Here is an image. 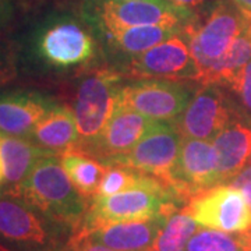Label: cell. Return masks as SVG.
<instances>
[{
    "label": "cell",
    "instance_id": "1",
    "mask_svg": "<svg viewBox=\"0 0 251 251\" xmlns=\"http://www.w3.org/2000/svg\"><path fill=\"white\" fill-rule=\"evenodd\" d=\"M74 230L25 200L0 194V246L10 251H69Z\"/></svg>",
    "mask_w": 251,
    "mask_h": 251
},
{
    "label": "cell",
    "instance_id": "2",
    "mask_svg": "<svg viewBox=\"0 0 251 251\" xmlns=\"http://www.w3.org/2000/svg\"><path fill=\"white\" fill-rule=\"evenodd\" d=\"M14 196L25 200L41 212L70 226L74 233L80 229L91 201L82 197L62 166L59 155H48L35 166Z\"/></svg>",
    "mask_w": 251,
    "mask_h": 251
},
{
    "label": "cell",
    "instance_id": "3",
    "mask_svg": "<svg viewBox=\"0 0 251 251\" xmlns=\"http://www.w3.org/2000/svg\"><path fill=\"white\" fill-rule=\"evenodd\" d=\"M181 208L183 202L171 188L153 177L140 187L110 197L94 198L82 225L73 239L85 237L105 225L172 215Z\"/></svg>",
    "mask_w": 251,
    "mask_h": 251
},
{
    "label": "cell",
    "instance_id": "4",
    "mask_svg": "<svg viewBox=\"0 0 251 251\" xmlns=\"http://www.w3.org/2000/svg\"><path fill=\"white\" fill-rule=\"evenodd\" d=\"M249 18L232 0H216L202 21L194 18L181 29L180 34L200 69L198 84L240 35Z\"/></svg>",
    "mask_w": 251,
    "mask_h": 251
},
{
    "label": "cell",
    "instance_id": "5",
    "mask_svg": "<svg viewBox=\"0 0 251 251\" xmlns=\"http://www.w3.org/2000/svg\"><path fill=\"white\" fill-rule=\"evenodd\" d=\"M122 87V75L109 69L92 70L81 78L72 108L80 134L75 152H85L103 130L116 109Z\"/></svg>",
    "mask_w": 251,
    "mask_h": 251
},
{
    "label": "cell",
    "instance_id": "6",
    "mask_svg": "<svg viewBox=\"0 0 251 251\" xmlns=\"http://www.w3.org/2000/svg\"><path fill=\"white\" fill-rule=\"evenodd\" d=\"M95 39L81 24L59 18L44 24L31 41V53L48 69L64 70L94 57Z\"/></svg>",
    "mask_w": 251,
    "mask_h": 251
},
{
    "label": "cell",
    "instance_id": "7",
    "mask_svg": "<svg viewBox=\"0 0 251 251\" xmlns=\"http://www.w3.org/2000/svg\"><path fill=\"white\" fill-rule=\"evenodd\" d=\"M198 225L226 233H244L251 227V208L243 193L219 184L194 194L180 209Z\"/></svg>",
    "mask_w": 251,
    "mask_h": 251
},
{
    "label": "cell",
    "instance_id": "8",
    "mask_svg": "<svg viewBox=\"0 0 251 251\" xmlns=\"http://www.w3.org/2000/svg\"><path fill=\"white\" fill-rule=\"evenodd\" d=\"M183 137L173 122H155L130 152L112 166H125L152 176L171 188ZM172 190V188H171Z\"/></svg>",
    "mask_w": 251,
    "mask_h": 251
},
{
    "label": "cell",
    "instance_id": "9",
    "mask_svg": "<svg viewBox=\"0 0 251 251\" xmlns=\"http://www.w3.org/2000/svg\"><path fill=\"white\" fill-rule=\"evenodd\" d=\"M191 90L186 81L144 78L123 84L117 105L133 109L158 122H175L190 102Z\"/></svg>",
    "mask_w": 251,
    "mask_h": 251
},
{
    "label": "cell",
    "instance_id": "10",
    "mask_svg": "<svg viewBox=\"0 0 251 251\" xmlns=\"http://www.w3.org/2000/svg\"><path fill=\"white\" fill-rule=\"evenodd\" d=\"M237 117L240 115L233 102L225 95L222 87L200 84L183 113L173 123L183 138L214 141Z\"/></svg>",
    "mask_w": 251,
    "mask_h": 251
},
{
    "label": "cell",
    "instance_id": "11",
    "mask_svg": "<svg viewBox=\"0 0 251 251\" xmlns=\"http://www.w3.org/2000/svg\"><path fill=\"white\" fill-rule=\"evenodd\" d=\"M97 16L105 31L131 27H168L183 29L197 14L180 9L171 1L102 0Z\"/></svg>",
    "mask_w": 251,
    "mask_h": 251
},
{
    "label": "cell",
    "instance_id": "12",
    "mask_svg": "<svg viewBox=\"0 0 251 251\" xmlns=\"http://www.w3.org/2000/svg\"><path fill=\"white\" fill-rule=\"evenodd\" d=\"M128 75L135 80L165 78L200 82V69L181 34L133 56L128 64Z\"/></svg>",
    "mask_w": 251,
    "mask_h": 251
},
{
    "label": "cell",
    "instance_id": "13",
    "mask_svg": "<svg viewBox=\"0 0 251 251\" xmlns=\"http://www.w3.org/2000/svg\"><path fill=\"white\" fill-rule=\"evenodd\" d=\"M215 186H219V179L214 144L205 140L183 138L172 176V191L184 205L194 194Z\"/></svg>",
    "mask_w": 251,
    "mask_h": 251
},
{
    "label": "cell",
    "instance_id": "14",
    "mask_svg": "<svg viewBox=\"0 0 251 251\" xmlns=\"http://www.w3.org/2000/svg\"><path fill=\"white\" fill-rule=\"evenodd\" d=\"M155 122L133 109L117 105L103 130L84 153L112 166L134 148Z\"/></svg>",
    "mask_w": 251,
    "mask_h": 251
},
{
    "label": "cell",
    "instance_id": "15",
    "mask_svg": "<svg viewBox=\"0 0 251 251\" xmlns=\"http://www.w3.org/2000/svg\"><path fill=\"white\" fill-rule=\"evenodd\" d=\"M56 103L36 91L0 92V134L29 138L38 122Z\"/></svg>",
    "mask_w": 251,
    "mask_h": 251
},
{
    "label": "cell",
    "instance_id": "16",
    "mask_svg": "<svg viewBox=\"0 0 251 251\" xmlns=\"http://www.w3.org/2000/svg\"><path fill=\"white\" fill-rule=\"evenodd\" d=\"M169 216L158 215L150 219L105 225L95 229L88 237L112 250L150 251Z\"/></svg>",
    "mask_w": 251,
    "mask_h": 251
},
{
    "label": "cell",
    "instance_id": "17",
    "mask_svg": "<svg viewBox=\"0 0 251 251\" xmlns=\"http://www.w3.org/2000/svg\"><path fill=\"white\" fill-rule=\"evenodd\" d=\"M52 155L24 137L0 134V156L3 163V193L14 194L31 172L45 156ZM54 155V153H53Z\"/></svg>",
    "mask_w": 251,
    "mask_h": 251
},
{
    "label": "cell",
    "instance_id": "18",
    "mask_svg": "<svg viewBox=\"0 0 251 251\" xmlns=\"http://www.w3.org/2000/svg\"><path fill=\"white\" fill-rule=\"evenodd\" d=\"M219 184H226L246 168L251 156V125L234 119L214 138Z\"/></svg>",
    "mask_w": 251,
    "mask_h": 251
},
{
    "label": "cell",
    "instance_id": "19",
    "mask_svg": "<svg viewBox=\"0 0 251 251\" xmlns=\"http://www.w3.org/2000/svg\"><path fill=\"white\" fill-rule=\"evenodd\" d=\"M29 140L48 152L59 156L75 151L80 143V134L72 109L56 103L38 122Z\"/></svg>",
    "mask_w": 251,
    "mask_h": 251
},
{
    "label": "cell",
    "instance_id": "20",
    "mask_svg": "<svg viewBox=\"0 0 251 251\" xmlns=\"http://www.w3.org/2000/svg\"><path fill=\"white\" fill-rule=\"evenodd\" d=\"M251 60V17L240 35L233 41L226 53L214 63L201 84H215L229 88L237 74Z\"/></svg>",
    "mask_w": 251,
    "mask_h": 251
},
{
    "label": "cell",
    "instance_id": "21",
    "mask_svg": "<svg viewBox=\"0 0 251 251\" xmlns=\"http://www.w3.org/2000/svg\"><path fill=\"white\" fill-rule=\"evenodd\" d=\"M60 161L64 172L72 180L74 187L82 197L88 201L97 196L100 180L106 173L109 166L98 159L85 153L70 151L60 155Z\"/></svg>",
    "mask_w": 251,
    "mask_h": 251
},
{
    "label": "cell",
    "instance_id": "22",
    "mask_svg": "<svg viewBox=\"0 0 251 251\" xmlns=\"http://www.w3.org/2000/svg\"><path fill=\"white\" fill-rule=\"evenodd\" d=\"M106 32L120 50L135 56L177 35L181 29L168 27H131L109 29Z\"/></svg>",
    "mask_w": 251,
    "mask_h": 251
},
{
    "label": "cell",
    "instance_id": "23",
    "mask_svg": "<svg viewBox=\"0 0 251 251\" xmlns=\"http://www.w3.org/2000/svg\"><path fill=\"white\" fill-rule=\"evenodd\" d=\"M197 230V222L183 211H177L168 218L150 251H186L188 240Z\"/></svg>",
    "mask_w": 251,
    "mask_h": 251
},
{
    "label": "cell",
    "instance_id": "24",
    "mask_svg": "<svg viewBox=\"0 0 251 251\" xmlns=\"http://www.w3.org/2000/svg\"><path fill=\"white\" fill-rule=\"evenodd\" d=\"M152 176H148L145 173L137 172L125 166H109L106 173L100 180L97 196L94 198L110 197L119 193H123L131 188L140 187L150 180H152ZM92 198V200H94Z\"/></svg>",
    "mask_w": 251,
    "mask_h": 251
},
{
    "label": "cell",
    "instance_id": "25",
    "mask_svg": "<svg viewBox=\"0 0 251 251\" xmlns=\"http://www.w3.org/2000/svg\"><path fill=\"white\" fill-rule=\"evenodd\" d=\"M186 251H244L239 234L215 229H198L188 240Z\"/></svg>",
    "mask_w": 251,
    "mask_h": 251
},
{
    "label": "cell",
    "instance_id": "26",
    "mask_svg": "<svg viewBox=\"0 0 251 251\" xmlns=\"http://www.w3.org/2000/svg\"><path fill=\"white\" fill-rule=\"evenodd\" d=\"M229 90L236 97L234 106L240 117L251 125V60L237 74Z\"/></svg>",
    "mask_w": 251,
    "mask_h": 251
},
{
    "label": "cell",
    "instance_id": "27",
    "mask_svg": "<svg viewBox=\"0 0 251 251\" xmlns=\"http://www.w3.org/2000/svg\"><path fill=\"white\" fill-rule=\"evenodd\" d=\"M14 75V60L11 50L0 45V84H4Z\"/></svg>",
    "mask_w": 251,
    "mask_h": 251
},
{
    "label": "cell",
    "instance_id": "28",
    "mask_svg": "<svg viewBox=\"0 0 251 251\" xmlns=\"http://www.w3.org/2000/svg\"><path fill=\"white\" fill-rule=\"evenodd\" d=\"M69 251H116L109 249L100 243L92 240L91 237H80V239H72Z\"/></svg>",
    "mask_w": 251,
    "mask_h": 251
},
{
    "label": "cell",
    "instance_id": "29",
    "mask_svg": "<svg viewBox=\"0 0 251 251\" xmlns=\"http://www.w3.org/2000/svg\"><path fill=\"white\" fill-rule=\"evenodd\" d=\"M14 16V1L0 0V29L6 27Z\"/></svg>",
    "mask_w": 251,
    "mask_h": 251
},
{
    "label": "cell",
    "instance_id": "30",
    "mask_svg": "<svg viewBox=\"0 0 251 251\" xmlns=\"http://www.w3.org/2000/svg\"><path fill=\"white\" fill-rule=\"evenodd\" d=\"M168 1H171L172 4L177 6L180 9L188 10L198 16V11L205 6L208 0H168Z\"/></svg>",
    "mask_w": 251,
    "mask_h": 251
},
{
    "label": "cell",
    "instance_id": "31",
    "mask_svg": "<svg viewBox=\"0 0 251 251\" xmlns=\"http://www.w3.org/2000/svg\"><path fill=\"white\" fill-rule=\"evenodd\" d=\"M239 239L242 242L244 251H251V227L249 230H246L244 233L239 234Z\"/></svg>",
    "mask_w": 251,
    "mask_h": 251
},
{
    "label": "cell",
    "instance_id": "32",
    "mask_svg": "<svg viewBox=\"0 0 251 251\" xmlns=\"http://www.w3.org/2000/svg\"><path fill=\"white\" fill-rule=\"evenodd\" d=\"M246 16L251 17V0H232Z\"/></svg>",
    "mask_w": 251,
    "mask_h": 251
},
{
    "label": "cell",
    "instance_id": "33",
    "mask_svg": "<svg viewBox=\"0 0 251 251\" xmlns=\"http://www.w3.org/2000/svg\"><path fill=\"white\" fill-rule=\"evenodd\" d=\"M3 181V163H1V156H0V186Z\"/></svg>",
    "mask_w": 251,
    "mask_h": 251
},
{
    "label": "cell",
    "instance_id": "34",
    "mask_svg": "<svg viewBox=\"0 0 251 251\" xmlns=\"http://www.w3.org/2000/svg\"><path fill=\"white\" fill-rule=\"evenodd\" d=\"M126 1H165V0H126Z\"/></svg>",
    "mask_w": 251,
    "mask_h": 251
},
{
    "label": "cell",
    "instance_id": "35",
    "mask_svg": "<svg viewBox=\"0 0 251 251\" xmlns=\"http://www.w3.org/2000/svg\"><path fill=\"white\" fill-rule=\"evenodd\" d=\"M0 251H10V250H7V249H4L3 246H0Z\"/></svg>",
    "mask_w": 251,
    "mask_h": 251
},
{
    "label": "cell",
    "instance_id": "36",
    "mask_svg": "<svg viewBox=\"0 0 251 251\" xmlns=\"http://www.w3.org/2000/svg\"><path fill=\"white\" fill-rule=\"evenodd\" d=\"M249 163H250V165H251V156H250V159H249Z\"/></svg>",
    "mask_w": 251,
    "mask_h": 251
},
{
    "label": "cell",
    "instance_id": "37",
    "mask_svg": "<svg viewBox=\"0 0 251 251\" xmlns=\"http://www.w3.org/2000/svg\"><path fill=\"white\" fill-rule=\"evenodd\" d=\"M0 190H1V186H0Z\"/></svg>",
    "mask_w": 251,
    "mask_h": 251
}]
</instances>
